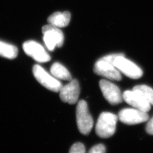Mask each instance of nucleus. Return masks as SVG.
I'll return each instance as SVG.
<instances>
[{
  "label": "nucleus",
  "instance_id": "f257e3e1",
  "mask_svg": "<svg viewBox=\"0 0 153 153\" xmlns=\"http://www.w3.org/2000/svg\"><path fill=\"white\" fill-rule=\"evenodd\" d=\"M118 117L110 112L102 113L97 123L95 131L99 137L107 138L115 133Z\"/></svg>",
  "mask_w": 153,
  "mask_h": 153
},
{
  "label": "nucleus",
  "instance_id": "f03ea898",
  "mask_svg": "<svg viewBox=\"0 0 153 153\" xmlns=\"http://www.w3.org/2000/svg\"><path fill=\"white\" fill-rule=\"evenodd\" d=\"M76 123L79 131L84 135H88L94 125L93 117L89 112L87 103L80 100L76 109Z\"/></svg>",
  "mask_w": 153,
  "mask_h": 153
},
{
  "label": "nucleus",
  "instance_id": "7ed1b4c3",
  "mask_svg": "<svg viewBox=\"0 0 153 153\" xmlns=\"http://www.w3.org/2000/svg\"><path fill=\"white\" fill-rule=\"evenodd\" d=\"M42 32L44 43L49 51H52L56 47L62 46L64 36L59 28L49 24L43 27Z\"/></svg>",
  "mask_w": 153,
  "mask_h": 153
},
{
  "label": "nucleus",
  "instance_id": "20e7f679",
  "mask_svg": "<svg viewBox=\"0 0 153 153\" xmlns=\"http://www.w3.org/2000/svg\"><path fill=\"white\" fill-rule=\"evenodd\" d=\"M33 76L41 85L49 90L59 92L62 85L59 81L51 75L39 65H35L33 68Z\"/></svg>",
  "mask_w": 153,
  "mask_h": 153
},
{
  "label": "nucleus",
  "instance_id": "39448f33",
  "mask_svg": "<svg viewBox=\"0 0 153 153\" xmlns=\"http://www.w3.org/2000/svg\"><path fill=\"white\" fill-rule=\"evenodd\" d=\"M113 65L126 76L132 79H138L143 75L142 69L134 62L126 59L123 53L115 59Z\"/></svg>",
  "mask_w": 153,
  "mask_h": 153
},
{
  "label": "nucleus",
  "instance_id": "423d86ee",
  "mask_svg": "<svg viewBox=\"0 0 153 153\" xmlns=\"http://www.w3.org/2000/svg\"><path fill=\"white\" fill-rule=\"evenodd\" d=\"M118 118L124 124L134 125L149 120V116L147 112L140 109L125 108L120 111Z\"/></svg>",
  "mask_w": 153,
  "mask_h": 153
},
{
  "label": "nucleus",
  "instance_id": "0eeeda50",
  "mask_svg": "<svg viewBox=\"0 0 153 153\" xmlns=\"http://www.w3.org/2000/svg\"><path fill=\"white\" fill-rule=\"evenodd\" d=\"M25 53L39 62H46L51 60V56L44 47L38 42L30 40L23 44Z\"/></svg>",
  "mask_w": 153,
  "mask_h": 153
},
{
  "label": "nucleus",
  "instance_id": "6e6552de",
  "mask_svg": "<svg viewBox=\"0 0 153 153\" xmlns=\"http://www.w3.org/2000/svg\"><path fill=\"white\" fill-rule=\"evenodd\" d=\"M99 86L105 99L112 105L121 103L123 100L120 88L108 81L102 79L99 82Z\"/></svg>",
  "mask_w": 153,
  "mask_h": 153
},
{
  "label": "nucleus",
  "instance_id": "1a4fd4ad",
  "mask_svg": "<svg viewBox=\"0 0 153 153\" xmlns=\"http://www.w3.org/2000/svg\"><path fill=\"white\" fill-rule=\"evenodd\" d=\"M59 92L60 97L63 102L75 104L80 94L79 82L76 79H71L69 83L62 87Z\"/></svg>",
  "mask_w": 153,
  "mask_h": 153
},
{
  "label": "nucleus",
  "instance_id": "9d476101",
  "mask_svg": "<svg viewBox=\"0 0 153 153\" xmlns=\"http://www.w3.org/2000/svg\"><path fill=\"white\" fill-rule=\"evenodd\" d=\"M94 71L99 76H104L109 79L120 81V73L115 66L109 62L99 59L95 64Z\"/></svg>",
  "mask_w": 153,
  "mask_h": 153
},
{
  "label": "nucleus",
  "instance_id": "9b49d317",
  "mask_svg": "<svg viewBox=\"0 0 153 153\" xmlns=\"http://www.w3.org/2000/svg\"><path fill=\"white\" fill-rule=\"evenodd\" d=\"M123 98L126 103L136 109L146 112H148L151 109V104L139 94L133 90L124 91L123 94Z\"/></svg>",
  "mask_w": 153,
  "mask_h": 153
},
{
  "label": "nucleus",
  "instance_id": "f8f14e48",
  "mask_svg": "<svg viewBox=\"0 0 153 153\" xmlns=\"http://www.w3.org/2000/svg\"><path fill=\"white\" fill-rule=\"evenodd\" d=\"M71 19V14L69 11L56 12L48 18V22L57 27H65L67 26Z\"/></svg>",
  "mask_w": 153,
  "mask_h": 153
},
{
  "label": "nucleus",
  "instance_id": "ddd939ff",
  "mask_svg": "<svg viewBox=\"0 0 153 153\" xmlns=\"http://www.w3.org/2000/svg\"><path fill=\"white\" fill-rule=\"evenodd\" d=\"M51 74L56 79H60L66 81H71V74L64 66L59 62H55L51 68Z\"/></svg>",
  "mask_w": 153,
  "mask_h": 153
},
{
  "label": "nucleus",
  "instance_id": "4468645a",
  "mask_svg": "<svg viewBox=\"0 0 153 153\" xmlns=\"http://www.w3.org/2000/svg\"><path fill=\"white\" fill-rule=\"evenodd\" d=\"M18 51L14 45L0 41V56L9 59H14L18 55Z\"/></svg>",
  "mask_w": 153,
  "mask_h": 153
},
{
  "label": "nucleus",
  "instance_id": "2eb2a0df",
  "mask_svg": "<svg viewBox=\"0 0 153 153\" xmlns=\"http://www.w3.org/2000/svg\"><path fill=\"white\" fill-rule=\"evenodd\" d=\"M133 91L139 94L150 104L153 105V89L146 85H137L134 86Z\"/></svg>",
  "mask_w": 153,
  "mask_h": 153
},
{
  "label": "nucleus",
  "instance_id": "dca6fc26",
  "mask_svg": "<svg viewBox=\"0 0 153 153\" xmlns=\"http://www.w3.org/2000/svg\"><path fill=\"white\" fill-rule=\"evenodd\" d=\"M69 153H86L85 147L82 143H76L71 146Z\"/></svg>",
  "mask_w": 153,
  "mask_h": 153
},
{
  "label": "nucleus",
  "instance_id": "f3484780",
  "mask_svg": "<svg viewBox=\"0 0 153 153\" xmlns=\"http://www.w3.org/2000/svg\"><path fill=\"white\" fill-rule=\"evenodd\" d=\"M105 147L103 144H98L94 146L88 153H105Z\"/></svg>",
  "mask_w": 153,
  "mask_h": 153
},
{
  "label": "nucleus",
  "instance_id": "a211bd4d",
  "mask_svg": "<svg viewBox=\"0 0 153 153\" xmlns=\"http://www.w3.org/2000/svg\"><path fill=\"white\" fill-rule=\"evenodd\" d=\"M121 53H115V54H111V55H107L103 57L100 59L101 60L106 61L107 62H109L110 64L113 65V63L115 60V59L121 55Z\"/></svg>",
  "mask_w": 153,
  "mask_h": 153
},
{
  "label": "nucleus",
  "instance_id": "6ab92c4d",
  "mask_svg": "<svg viewBox=\"0 0 153 153\" xmlns=\"http://www.w3.org/2000/svg\"><path fill=\"white\" fill-rule=\"evenodd\" d=\"M146 131L148 134L153 135V117L148 121L146 126Z\"/></svg>",
  "mask_w": 153,
  "mask_h": 153
}]
</instances>
